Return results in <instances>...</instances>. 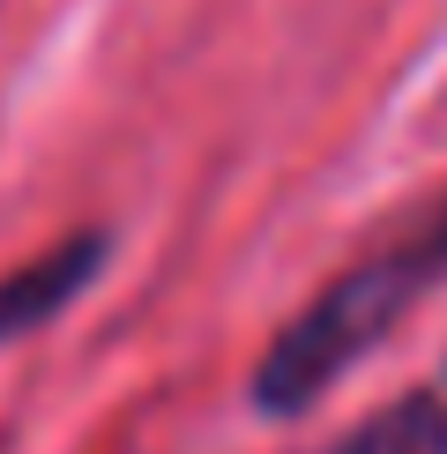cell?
<instances>
[{
    "label": "cell",
    "instance_id": "obj_1",
    "mask_svg": "<svg viewBox=\"0 0 447 454\" xmlns=\"http://www.w3.org/2000/svg\"><path fill=\"white\" fill-rule=\"evenodd\" d=\"M433 291H447V186L396 239H380L372 254L350 261V269H335L321 291L269 335V350L254 357L247 403L261 418H306V410L343 387Z\"/></svg>",
    "mask_w": 447,
    "mask_h": 454
},
{
    "label": "cell",
    "instance_id": "obj_2",
    "mask_svg": "<svg viewBox=\"0 0 447 454\" xmlns=\"http://www.w3.org/2000/svg\"><path fill=\"white\" fill-rule=\"evenodd\" d=\"M105 261H112V231H98V223L52 239L45 254H30V261H15V269L0 276V350L37 335V328H52V320L105 276Z\"/></svg>",
    "mask_w": 447,
    "mask_h": 454
},
{
    "label": "cell",
    "instance_id": "obj_3",
    "mask_svg": "<svg viewBox=\"0 0 447 454\" xmlns=\"http://www.w3.org/2000/svg\"><path fill=\"white\" fill-rule=\"evenodd\" d=\"M313 454H447V387H403Z\"/></svg>",
    "mask_w": 447,
    "mask_h": 454
}]
</instances>
